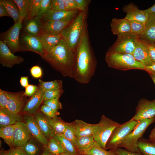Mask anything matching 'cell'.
<instances>
[{"label": "cell", "instance_id": "836d02e7", "mask_svg": "<svg viewBox=\"0 0 155 155\" xmlns=\"http://www.w3.org/2000/svg\"><path fill=\"white\" fill-rule=\"evenodd\" d=\"M84 154L92 155H118L115 151H107L101 148L97 143L92 147L81 151Z\"/></svg>", "mask_w": 155, "mask_h": 155}, {"label": "cell", "instance_id": "d6986e66", "mask_svg": "<svg viewBox=\"0 0 155 155\" xmlns=\"http://www.w3.org/2000/svg\"><path fill=\"white\" fill-rule=\"evenodd\" d=\"M38 88L24 106L23 112L29 115L35 114L38 108L42 99L44 90L38 84Z\"/></svg>", "mask_w": 155, "mask_h": 155}, {"label": "cell", "instance_id": "ee69618b", "mask_svg": "<svg viewBox=\"0 0 155 155\" xmlns=\"http://www.w3.org/2000/svg\"><path fill=\"white\" fill-rule=\"evenodd\" d=\"M40 110L45 116L50 118H53L59 114L57 111L52 109L46 105H42Z\"/></svg>", "mask_w": 155, "mask_h": 155}, {"label": "cell", "instance_id": "d590c367", "mask_svg": "<svg viewBox=\"0 0 155 155\" xmlns=\"http://www.w3.org/2000/svg\"><path fill=\"white\" fill-rule=\"evenodd\" d=\"M46 147L50 152L53 155H58L65 152L60 144L54 137L49 140Z\"/></svg>", "mask_w": 155, "mask_h": 155}, {"label": "cell", "instance_id": "681fc988", "mask_svg": "<svg viewBox=\"0 0 155 155\" xmlns=\"http://www.w3.org/2000/svg\"><path fill=\"white\" fill-rule=\"evenodd\" d=\"M77 4L78 10L84 11L88 9V6L91 2L90 0H75Z\"/></svg>", "mask_w": 155, "mask_h": 155}, {"label": "cell", "instance_id": "94428289", "mask_svg": "<svg viewBox=\"0 0 155 155\" xmlns=\"http://www.w3.org/2000/svg\"><path fill=\"white\" fill-rule=\"evenodd\" d=\"M144 11L148 14L155 13V3L151 7L144 10Z\"/></svg>", "mask_w": 155, "mask_h": 155}, {"label": "cell", "instance_id": "6da1fadb", "mask_svg": "<svg viewBox=\"0 0 155 155\" xmlns=\"http://www.w3.org/2000/svg\"><path fill=\"white\" fill-rule=\"evenodd\" d=\"M97 64L90 42L87 25L74 52L71 78L81 84L88 83L94 75Z\"/></svg>", "mask_w": 155, "mask_h": 155}, {"label": "cell", "instance_id": "ffe728a7", "mask_svg": "<svg viewBox=\"0 0 155 155\" xmlns=\"http://www.w3.org/2000/svg\"><path fill=\"white\" fill-rule=\"evenodd\" d=\"M138 37L149 44L155 43V13L149 14L144 29Z\"/></svg>", "mask_w": 155, "mask_h": 155}, {"label": "cell", "instance_id": "f6af8a7d", "mask_svg": "<svg viewBox=\"0 0 155 155\" xmlns=\"http://www.w3.org/2000/svg\"><path fill=\"white\" fill-rule=\"evenodd\" d=\"M43 104L57 111L62 108L61 104L59 99L45 100L43 101Z\"/></svg>", "mask_w": 155, "mask_h": 155}, {"label": "cell", "instance_id": "7a4b0ae2", "mask_svg": "<svg viewBox=\"0 0 155 155\" xmlns=\"http://www.w3.org/2000/svg\"><path fill=\"white\" fill-rule=\"evenodd\" d=\"M41 57L63 76L71 77L74 52L62 38L50 52Z\"/></svg>", "mask_w": 155, "mask_h": 155}, {"label": "cell", "instance_id": "816d5d0a", "mask_svg": "<svg viewBox=\"0 0 155 155\" xmlns=\"http://www.w3.org/2000/svg\"><path fill=\"white\" fill-rule=\"evenodd\" d=\"M38 87L33 84H29L25 88L24 94L26 96H32L36 91Z\"/></svg>", "mask_w": 155, "mask_h": 155}, {"label": "cell", "instance_id": "e575fe53", "mask_svg": "<svg viewBox=\"0 0 155 155\" xmlns=\"http://www.w3.org/2000/svg\"><path fill=\"white\" fill-rule=\"evenodd\" d=\"M39 84L45 91L60 89L63 87L62 82L60 80L45 82L39 79Z\"/></svg>", "mask_w": 155, "mask_h": 155}, {"label": "cell", "instance_id": "c3c4849f", "mask_svg": "<svg viewBox=\"0 0 155 155\" xmlns=\"http://www.w3.org/2000/svg\"><path fill=\"white\" fill-rule=\"evenodd\" d=\"M64 2L66 10H78V5L75 0H64Z\"/></svg>", "mask_w": 155, "mask_h": 155}, {"label": "cell", "instance_id": "9c48e42d", "mask_svg": "<svg viewBox=\"0 0 155 155\" xmlns=\"http://www.w3.org/2000/svg\"><path fill=\"white\" fill-rule=\"evenodd\" d=\"M24 19L20 17L18 20L6 32L3 41L7 44L13 53L21 51L19 36Z\"/></svg>", "mask_w": 155, "mask_h": 155}, {"label": "cell", "instance_id": "e7e4bbea", "mask_svg": "<svg viewBox=\"0 0 155 155\" xmlns=\"http://www.w3.org/2000/svg\"><path fill=\"white\" fill-rule=\"evenodd\" d=\"M55 155H72V154H68L65 152H64V153H61V154H59Z\"/></svg>", "mask_w": 155, "mask_h": 155}, {"label": "cell", "instance_id": "9a60e30c", "mask_svg": "<svg viewBox=\"0 0 155 155\" xmlns=\"http://www.w3.org/2000/svg\"><path fill=\"white\" fill-rule=\"evenodd\" d=\"M5 92L8 99L6 108L14 114H19L24 107V98L26 96L24 94V92Z\"/></svg>", "mask_w": 155, "mask_h": 155}, {"label": "cell", "instance_id": "2e32d148", "mask_svg": "<svg viewBox=\"0 0 155 155\" xmlns=\"http://www.w3.org/2000/svg\"><path fill=\"white\" fill-rule=\"evenodd\" d=\"M24 119L32 136L45 147H47L49 140L41 131L34 117L28 115L24 117Z\"/></svg>", "mask_w": 155, "mask_h": 155}, {"label": "cell", "instance_id": "30bf717a", "mask_svg": "<svg viewBox=\"0 0 155 155\" xmlns=\"http://www.w3.org/2000/svg\"><path fill=\"white\" fill-rule=\"evenodd\" d=\"M135 115L131 119L137 121L150 119L155 116V100H149L142 98L139 101L135 109Z\"/></svg>", "mask_w": 155, "mask_h": 155}, {"label": "cell", "instance_id": "9f6ffc18", "mask_svg": "<svg viewBox=\"0 0 155 155\" xmlns=\"http://www.w3.org/2000/svg\"><path fill=\"white\" fill-rule=\"evenodd\" d=\"M149 74L155 75V63H153L151 65L145 67L144 70Z\"/></svg>", "mask_w": 155, "mask_h": 155}, {"label": "cell", "instance_id": "1f68e13d", "mask_svg": "<svg viewBox=\"0 0 155 155\" xmlns=\"http://www.w3.org/2000/svg\"><path fill=\"white\" fill-rule=\"evenodd\" d=\"M48 120L56 134L61 135L64 133L67 128V123L63 121L57 116L52 118L48 117Z\"/></svg>", "mask_w": 155, "mask_h": 155}, {"label": "cell", "instance_id": "277c9868", "mask_svg": "<svg viewBox=\"0 0 155 155\" xmlns=\"http://www.w3.org/2000/svg\"><path fill=\"white\" fill-rule=\"evenodd\" d=\"M105 59L109 67L120 70L130 69L144 70L145 68L131 54L106 53Z\"/></svg>", "mask_w": 155, "mask_h": 155}, {"label": "cell", "instance_id": "4dcf8cb0", "mask_svg": "<svg viewBox=\"0 0 155 155\" xmlns=\"http://www.w3.org/2000/svg\"><path fill=\"white\" fill-rule=\"evenodd\" d=\"M137 146L144 155H155V143L144 139H140L137 142Z\"/></svg>", "mask_w": 155, "mask_h": 155}, {"label": "cell", "instance_id": "8fae6325", "mask_svg": "<svg viewBox=\"0 0 155 155\" xmlns=\"http://www.w3.org/2000/svg\"><path fill=\"white\" fill-rule=\"evenodd\" d=\"M21 51H30L35 52L41 57L45 54V51L39 36L23 34L20 40Z\"/></svg>", "mask_w": 155, "mask_h": 155}, {"label": "cell", "instance_id": "603a6c76", "mask_svg": "<svg viewBox=\"0 0 155 155\" xmlns=\"http://www.w3.org/2000/svg\"><path fill=\"white\" fill-rule=\"evenodd\" d=\"M39 36L43 45L45 54L50 52L62 38L61 34L54 35L43 32Z\"/></svg>", "mask_w": 155, "mask_h": 155}, {"label": "cell", "instance_id": "f907efd6", "mask_svg": "<svg viewBox=\"0 0 155 155\" xmlns=\"http://www.w3.org/2000/svg\"><path fill=\"white\" fill-rule=\"evenodd\" d=\"M30 72L32 76L35 78H39L41 77L42 72L41 68L38 65H35L30 69Z\"/></svg>", "mask_w": 155, "mask_h": 155}, {"label": "cell", "instance_id": "ab89813d", "mask_svg": "<svg viewBox=\"0 0 155 155\" xmlns=\"http://www.w3.org/2000/svg\"><path fill=\"white\" fill-rule=\"evenodd\" d=\"M22 147L24 149L26 155H38L40 152L39 147L32 139Z\"/></svg>", "mask_w": 155, "mask_h": 155}, {"label": "cell", "instance_id": "03108f58", "mask_svg": "<svg viewBox=\"0 0 155 155\" xmlns=\"http://www.w3.org/2000/svg\"><path fill=\"white\" fill-rule=\"evenodd\" d=\"M0 155H6L5 154L4 151H1L0 152Z\"/></svg>", "mask_w": 155, "mask_h": 155}, {"label": "cell", "instance_id": "4fadbf2b", "mask_svg": "<svg viewBox=\"0 0 155 155\" xmlns=\"http://www.w3.org/2000/svg\"><path fill=\"white\" fill-rule=\"evenodd\" d=\"M149 44L147 42L138 37L132 54L135 59L145 67L153 64L149 55Z\"/></svg>", "mask_w": 155, "mask_h": 155}, {"label": "cell", "instance_id": "5b68a950", "mask_svg": "<svg viewBox=\"0 0 155 155\" xmlns=\"http://www.w3.org/2000/svg\"><path fill=\"white\" fill-rule=\"evenodd\" d=\"M120 125L102 115L99 122L94 124L92 135L95 142L103 149H106V143L113 131Z\"/></svg>", "mask_w": 155, "mask_h": 155}, {"label": "cell", "instance_id": "83f0119b", "mask_svg": "<svg viewBox=\"0 0 155 155\" xmlns=\"http://www.w3.org/2000/svg\"><path fill=\"white\" fill-rule=\"evenodd\" d=\"M96 143L91 135L76 137L74 145L77 149L82 151L91 148Z\"/></svg>", "mask_w": 155, "mask_h": 155}, {"label": "cell", "instance_id": "f35d334b", "mask_svg": "<svg viewBox=\"0 0 155 155\" xmlns=\"http://www.w3.org/2000/svg\"><path fill=\"white\" fill-rule=\"evenodd\" d=\"M75 128L73 122L67 123V128L64 133L61 135L70 141L74 145L76 137L75 136Z\"/></svg>", "mask_w": 155, "mask_h": 155}, {"label": "cell", "instance_id": "7c38bea8", "mask_svg": "<svg viewBox=\"0 0 155 155\" xmlns=\"http://www.w3.org/2000/svg\"><path fill=\"white\" fill-rule=\"evenodd\" d=\"M24 61L22 57L14 55L7 44L3 41L0 40V63L3 67L11 68Z\"/></svg>", "mask_w": 155, "mask_h": 155}, {"label": "cell", "instance_id": "ba28073f", "mask_svg": "<svg viewBox=\"0 0 155 155\" xmlns=\"http://www.w3.org/2000/svg\"><path fill=\"white\" fill-rule=\"evenodd\" d=\"M137 121L130 119L117 127L113 131L106 144V148L115 149L134 129Z\"/></svg>", "mask_w": 155, "mask_h": 155}, {"label": "cell", "instance_id": "484cf974", "mask_svg": "<svg viewBox=\"0 0 155 155\" xmlns=\"http://www.w3.org/2000/svg\"><path fill=\"white\" fill-rule=\"evenodd\" d=\"M21 119L19 114H15L7 108H0V127L15 124Z\"/></svg>", "mask_w": 155, "mask_h": 155}, {"label": "cell", "instance_id": "4316f807", "mask_svg": "<svg viewBox=\"0 0 155 155\" xmlns=\"http://www.w3.org/2000/svg\"><path fill=\"white\" fill-rule=\"evenodd\" d=\"M73 123L75 128L76 137L92 135L94 124L79 119H76Z\"/></svg>", "mask_w": 155, "mask_h": 155}, {"label": "cell", "instance_id": "3957f363", "mask_svg": "<svg viewBox=\"0 0 155 155\" xmlns=\"http://www.w3.org/2000/svg\"><path fill=\"white\" fill-rule=\"evenodd\" d=\"M88 9L80 11L61 34L68 47L75 52L82 39L86 26Z\"/></svg>", "mask_w": 155, "mask_h": 155}, {"label": "cell", "instance_id": "6125c7cd", "mask_svg": "<svg viewBox=\"0 0 155 155\" xmlns=\"http://www.w3.org/2000/svg\"><path fill=\"white\" fill-rule=\"evenodd\" d=\"M45 149L44 150L41 155H53L49 151L46 147H45Z\"/></svg>", "mask_w": 155, "mask_h": 155}, {"label": "cell", "instance_id": "f5cc1de1", "mask_svg": "<svg viewBox=\"0 0 155 155\" xmlns=\"http://www.w3.org/2000/svg\"><path fill=\"white\" fill-rule=\"evenodd\" d=\"M8 99L5 91L0 89V108H6Z\"/></svg>", "mask_w": 155, "mask_h": 155}, {"label": "cell", "instance_id": "91938a15", "mask_svg": "<svg viewBox=\"0 0 155 155\" xmlns=\"http://www.w3.org/2000/svg\"><path fill=\"white\" fill-rule=\"evenodd\" d=\"M149 138L151 141L155 143V125L151 131Z\"/></svg>", "mask_w": 155, "mask_h": 155}, {"label": "cell", "instance_id": "680465c9", "mask_svg": "<svg viewBox=\"0 0 155 155\" xmlns=\"http://www.w3.org/2000/svg\"><path fill=\"white\" fill-rule=\"evenodd\" d=\"M20 83L22 86L26 88L29 85L28 77L27 76L21 77L20 80Z\"/></svg>", "mask_w": 155, "mask_h": 155}, {"label": "cell", "instance_id": "11a10c76", "mask_svg": "<svg viewBox=\"0 0 155 155\" xmlns=\"http://www.w3.org/2000/svg\"><path fill=\"white\" fill-rule=\"evenodd\" d=\"M149 50L151 60L153 63H155V43L149 44Z\"/></svg>", "mask_w": 155, "mask_h": 155}, {"label": "cell", "instance_id": "e0dca14e", "mask_svg": "<svg viewBox=\"0 0 155 155\" xmlns=\"http://www.w3.org/2000/svg\"><path fill=\"white\" fill-rule=\"evenodd\" d=\"M80 11H55L51 9L41 19L43 22L51 20L71 21L76 17Z\"/></svg>", "mask_w": 155, "mask_h": 155}, {"label": "cell", "instance_id": "7dc6e473", "mask_svg": "<svg viewBox=\"0 0 155 155\" xmlns=\"http://www.w3.org/2000/svg\"><path fill=\"white\" fill-rule=\"evenodd\" d=\"M51 9L55 11L66 10L64 0H52Z\"/></svg>", "mask_w": 155, "mask_h": 155}, {"label": "cell", "instance_id": "7402d4cb", "mask_svg": "<svg viewBox=\"0 0 155 155\" xmlns=\"http://www.w3.org/2000/svg\"><path fill=\"white\" fill-rule=\"evenodd\" d=\"M72 20H51L43 22L42 31L44 33L52 34H60Z\"/></svg>", "mask_w": 155, "mask_h": 155}, {"label": "cell", "instance_id": "b9f144b4", "mask_svg": "<svg viewBox=\"0 0 155 155\" xmlns=\"http://www.w3.org/2000/svg\"><path fill=\"white\" fill-rule=\"evenodd\" d=\"M63 92L62 89L45 91L43 97V101L47 100L59 99Z\"/></svg>", "mask_w": 155, "mask_h": 155}, {"label": "cell", "instance_id": "be15d7a7", "mask_svg": "<svg viewBox=\"0 0 155 155\" xmlns=\"http://www.w3.org/2000/svg\"><path fill=\"white\" fill-rule=\"evenodd\" d=\"M149 74L155 85V75L151 74Z\"/></svg>", "mask_w": 155, "mask_h": 155}, {"label": "cell", "instance_id": "cb8c5ba5", "mask_svg": "<svg viewBox=\"0 0 155 155\" xmlns=\"http://www.w3.org/2000/svg\"><path fill=\"white\" fill-rule=\"evenodd\" d=\"M34 117L42 133L48 139L53 137L56 134L49 123L48 117L40 112H36Z\"/></svg>", "mask_w": 155, "mask_h": 155}, {"label": "cell", "instance_id": "8d00e7d4", "mask_svg": "<svg viewBox=\"0 0 155 155\" xmlns=\"http://www.w3.org/2000/svg\"><path fill=\"white\" fill-rule=\"evenodd\" d=\"M18 7L20 17L28 18L29 11V0H13Z\"/></svg>", "mask_w": 155, "mask_h": 155}, {"label": "cell", "instance_id": "bcb514c9", "mask_svg": "<svg viewBox=\"0 0 155 155\" xmlns=\"http://www.w3.org/2000/svg\"><path fill=\"white\" fill-rule=\"evenodd\" d=\"M4 152L6 155H26L22 146L11 148Z\"/></svg>", "mask_w": 155, "mask_h": 155}, {"label": "cell", "instance_id": "d4e9b609", "mask_svg": "<svg viewBox=\"0 0 155 155\" xmlns=\"http://www.w3.org/2000/svg\"><path fill=\"white\" fill-rule=\"evenodd\" d=\"M113 34L117 36L131 32V28L128 20L125 18L119 19L114 18L110 23Z\"/></svg>", "mask_w": 155, "mask_h": 155}, {"label": "cell", "instance_id": "7bdbcfd3", "mask_svg": "<svg viewBox=\"0 0 155 155\" xmlns=\"http://www.w3.org/2000/svg\"><path fill=\"white\" fill-rule=\"evenodd\" d=\"M52 0H42L37 16L41 19L51 9Z\"/></svg>", "mask_w": 155, "mask_h": 155}, {"label": "cell", "instance_id": "8992f818", "mask_svg": "<svg viewBox=\"0 0 155 155\" xmlns=\"http://www.w3.org/2000/svg\"><path fill=\"white\" fill-rule=\"evenodd\" d=\"M155 121V116L137 121L134 129L125 137L118 147L123 148L132 152H141L137 146V142L148 126Z\"/></svg>", "mask_w": 155, "mask_h": 155}, {"label": "cell", "instance_id": "52a82bcc", "mask_svg": "<svg viewBox=\"0 0 155 155\" xmlns=\"http://www.w3.org/2000/svg\"><path fill=\"white\" fill-rule=\"evenodd\" d=\"M138 38V36L131 32L118 35L115 41L109 47L106 53L132 54Z\"/></svg>", "mask_w": 155, "mask_h": 155}, {"label": "cell", "instance_id": "5bb4252c", "mask_svg": "<svg viewBox=\"0 0 155 155\" xmlns=\"http://www.w3.org/2000/svg\"><path fill=\"white\" fill-rule=\"evenodd\" d=\"M32 137L24 122L20 121L15 124L13 133V147L24 146Z\"/></svg>", "mask_w": 155, "mask_h": 155}, {"label": "cell", "instance_id": "44dd1931", "mask_svg": "<svg viewBox=\"0 0 155 155\" xmlns=\"http://www.w3.org/2000/svg\"><path fill=\"white\" fill-rule=\"evenodd\" d=\"M24 33L30 35L39 36L42 32V22L38 16L30 19L25 18Z\"/></svg>", "mask_w": 155, "mask_h": 155}, {"label": "cell", "instance_id": "db71d44e", "mask_svg": "<svg viewBox=\"0 0 155 155\" xmlns=\"http://www.w3.org/2000/svg\"><path fill=\"white\" fill-rule=\"evenodd\" d=\"M115 151L118 155H142L140 152H132L119 147L115 148Z\"/></svg>", "mask_w": 155, "mask_h": 155}, {"label": "cell", "instance_id": "ac0fdd59", "mask_svg": "<svg viewBox=\"0 0 155 155\" xmlns=\"http://www.w3.org/2000/svg\"><path fill=\"white\" fill-rule=\"evenodd\" d=\"M122 10L126 14L124 18L128 20H137L146 23L149 16V14L140 9L133 3L124 5Z\"/></svg>", "mask_w": 155, "mask_h": 155}, {"label": "cell", "instance_id": "74e56055", "mask_svg": "<svg viewBox=\"0 0 155 155\" xmlns=\"http://www.w3.org/2000/svg\"><path fill=\"white\" fill-rule=\"evenodd\" d=\"M129 23L131 33L138 36L144 31L146 23L137 20H128Z\"/></svg>", "mask_w": 155, "mask_h": 155}, {"label": "cell", "instance_id": "f546056e", "mask_svg": "<svg viewBox=\"0 0 155 155\" xmlns=\"http://www.w3.org/2000/svg\"><path fill=\"white\" fill-rule=\"evenodd\" d=\"M0 3L6 7L10 17L13 19L15 23H16L20 16L18 6L13 0H0Z\"/></svg>", "mask_w": 155, "mask_h": 155}, {"label": "cell", "instance_id": "f1b7e54d", "mask_svg": "<svg viewBox=\"0 0 155 155\" xmlns=\"http://www.w3.org/2000/svg\"><path fill=\"white\" fill-rule=\"evenodd\" d=\"M15 124L1 127L0 137L10 148H13V133Z\"/></svg>", "mask_w": 155, "mask_h": 155}, {"label": "cell", "instance_id": "6f0895ef", "mask_svg": "<svg viewBox=\"0 0 155 155\" xmlns=\"http://www.w3.org/2000/svg\"><path fill=\"white\" fill-rule=\"evenodd\" d=\"M6 16L10 17L6 7L0 3V17Z\"/></svg>", "mask_w": 155, "mask_h": 155}, {"label": "cell", "instance_id": "003e7915", "mask_svg": "<svg viewBox=\"0 0 155 155\" xmlns=\"http://www.w3.org/2000/svg\"><path fill=\"white\" fill-rule=\"evenodd\" d=\"M84 155H92L89 154H84Z\"/></svg>", "mask_w": 155, "mask_h": 155}, {"label": "cell", "instance_id": "d6a6232c", "mask_svg": "<svg viewBox=\"0 0 155 155\" xmlns=\"http://www.w3.org/2000/svg\"><path fill=\"white\" fill-rule=\"evenodd\" d=\"M54 137L60 144L65 152L72 155H78L77 149L70 141L61 135L56 134Z\"/></svg>", "mask_w": 155, "mask_h": 155}, {"label": "cell", "instance_id": "60d3db41", "mask_svg": "<svg viewBox=\"0 0 155 155\" xmlns=\"http://www.w3.org/2000/svg\"><path fill=\"white\" fill-rule=\"evenodd\" d=\"M42 0H29V11L28 18L31 19L37 16Z\"/></svg>", "mask_w": 155, "mask_h": 155}]
</instances>
